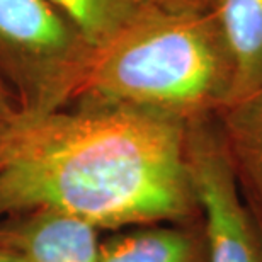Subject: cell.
Returning <instances> with one entry per match:
<instances>
[{
	"label": "cell",
	"mask_w": 262,
	"mask_h": 262,
	"mask_svg": "<svg viewBox=\"0 0 262 262\" xmlns=\"http://www.w3.org/2000/svg\"><path fill=\"white\" fill-rule=\"evenodd\" d=\"M99 262H208L204 222L145 225L99 242Z\"/></svg>",
	"instance_id": "cell-7"
},
{
	"label": "cell",
	"mask_w": 262,
	"mask_h": 262,
	"mask_svg": "<svg viewBox=\"0 0 262 262\" xmlns=\"http://www.w3.org/2000/svg\"><path fill=\"white\" fill-rule=\"evenodd\" d=\"M233 61L213 10L151 2L97 51L77 101L124 104L182 121L230 101Z\"/></svg>",
	"instance_id": "cell-2"
},
{
	"label": "cell",
	"mask_w": 262,
	"mask_h": 262,
	"mask_svg": "<svg viewBox=\"0 0 262 262\" xmlns=\"http://www.w3.org/2000/svg\"><path fill=\"white\" fill-rule=\"evenodd\" d=\"M96 55L50 0H0V70L17 97L20 121L70 107Z\"/></svg>",
	"instance_id": "cell-3"
},
{
	"label": "cell",
	"mask_w": 262,
	"mask_h": 262,
	"mask_svg": "<svg viewBox=\"0 0 262 262\" xmlns=\"http://www.w3.org/2000/svg\"><path fill=\"white\" fill-rule=\"evenodd\" d=\"M0 244L28 262H99L97 228L46 209L0 222Z\"/></svg>",
	"instance_id": "cell-5"
},
{
	"label": "cell",
	"mask_w": 262,
	"mask_h": 262,
	"mask_svg": "<svg viewBox=\"0 0 262 262\" xmlns=\"http://www.w3.org/2000/svg\"><path fill=\"white\" fill-rule=\"evenodd\" d=\"M0 262H28L17 250L0 244Z\"/></svg>",
	"instance_id": "cell-12"
},
{
	"label": "cell",
	"mask_w": 262,
	"mask_h": 262,
	"mask_svg": "<svg viewBox=\"0 0 262 262\" xmlns=\"http://www.w3.org/2000/svg\"><path fill=\"white\" fill-rule=\"evenodd\" d=\"M186 151L206 228L208 262H262V232L238 192L214 114L187 121Z\"/></svg>",
	"instance_id": "cell-4"
},
{
	"label": "cell",
	"mask_w": 262,
	"mask_h": 262,
	"mask_svg": "<svg viewBox=\"0 0 262 262\" xmlns=\"http://www.w3.org/2000/svg\"><path fill=\"white\" fill-rule=\"evenodd\" d=\"M20 121V107L9 80L0 70V138Z\"/></svg>",
	"instance_id": "cell-10"
},
{
	"label": "cell",
	"mask_w": 262,
	"mask_h": 262,
	"mask_svg": "<svg viewBox=\"0 0 262 262\" xmlns=\"http://www.w3.org/2000/svg\"><path fill=\"white\" fill-rule=\"evenodd\" d=\"M97 51L126 29L154 0H50Z\"/></svg>",
	"instance_id": "cell-9"
},
{
	"label": "cell",
	"mask_w": 262,
	"mask_h": 262,
	"mask_svg": "<svg viewBox=\"0 0 262 262\" xmlns=\"http://www.w3.org/2000/svg\"><path fill=\"white\" fill-rule=\"evenodd\" d=\"M238 192L262 232V87L214 113Z\"/></svg>",
	"instance_id": "cell-6"
},
{
	"label": "cell",
	"mask_w": 262,
	"mask_h": 262,
	"mask_svg": "<svg viewBox=\"0 0 262 262\" xmlns=\"http://www.w3.org/2000/svg\"><path fill=\"white\" fill-rule=\"evenodd\" d=\"M154 2L165 5V7L198 10V12H209V10H214V7L220 4V0H154Z\"/></svg>",
	"instance_id": "cell-11"
},
{
	"label": "cell",
	"mask_w": 262,
	"mask_h": 262,
	"mask_svg": "<svg viewBox=\"0 0 262 262\" xmlns=\"http://www.w3.org/2000/svg\"><path fill=\"white\" fill-rule=\"evenodd\" d=\"M213 12L233 61L235 101L262 87V0H220Z\"/></svg>",
	"instance_id": "cell-8"
},
{
	"label": "cell",
	"mask_w": 262,
	"mask_h": 262,
	"mask_svg": "<svg viewBox=\"0 0 262 262\" xmlns=\"http://www.w3.org/2000/svg\"><path fill=\"white\" fill-rule=\"evenodd\" d=\"M72 106L0 138V220L46 209L119 230L203 218L186 121L124 104Z\"/></svg>",
	"instance_id": "cell-1"
}]
</instances>
